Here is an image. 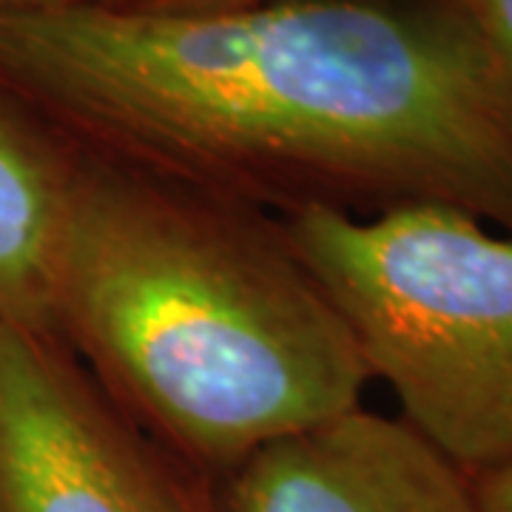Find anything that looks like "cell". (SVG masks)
<instances>
[{
    "instance_id": "30bf717a",
    "label": "cell",
    "mask_w": 512,
    "mask_h": 512,
    "mask_svg": "<svg viewBox=\"0 0 512 512\" xmlns=\"http://www.w3.org/2000/svg\"><path fill=\"white\" fill-rule=\"evenodd\" d=\"M131 0H0V12H60V9H123Z\"/></svg>"
},
{
    "instance_id": "277c9868",
    "label": "cell",
    "mask_w": 512,
    "mask_h": 512,
    "mask_svg": "<svg viewBox=\"0 0 512 512\" xmlns=\"http://www.w3.org/2000/svg\"><path fill=\"white\" fill-rule=\"evenodd\" d=\"M0 512H211L55 333L0 325Z\"/></svg>"
},
{
    "instance_id": "ba28073f",
    "label": "cell",
    "mask_w": 512,
    "mask_h": 512,
    "mask_svg": "<svg viewBox=\"0 0 512 512\" xmlns=\"http://www.w3.org/2000/svg\"><path fill=\"white\" fill-rule=\"evenodd\" d=\"M478 512H512V458L473 478Z\"/></svg>"
},
{
    "instance_id": "9c48e42d",
    "label": "cell",
    "mask_w": 512,
    "mask_h": 512,
    "mask_svg": "<svg viewBox=\"0 0 512 512\" xmlns=\"http://www.w3.org/2000/svg\"><path fill=\"white\" fill-rule=\"evenodd\" d=\"M265 0H131L123 9H140V12H165V15H200V12H225V9H242L256 6Z\"/></svg>"
},
{
    "instance_id": "3957f363",
    "label": "cell",
    "mask_w": 512,
    "mask_h": 512,
    "mask_svg": "<svg viewBox=\"0 0 512 512\" xmlns=\"http://www.w3.org/2000/svg\"><path fill=\"white\" fill-rule=\"evenodd\" d=\"M276 225L419 436L470 478L512 458V237L436 202Z\"/></svg>"
},
{
    "instance_id": "52a82bcc",
    "label": "cell",
    "mask_w": 512,
    "mask_h": 512,
    "mask_svg": "<svg viewBox=\"0 0 512 512\" xmlns=\"http://www.w3.org/2000/svg\"><path fill=\"white\" fill-rule=\"evenodd\" d=\"M461 6L512 74V0H461Z\"/></svg>"
},
{
    "instance_id": "5b68a950",
    "label": "cell",
    "mask_w": 512,
    "mask_h": 512,
    "mask_svg": "<svg viewBox=\"0 0 512 512\" xmlns=\"http://www.w3.org/2000/svg\"><path fill=\"white\" fill-rule=\"evenodd\" d=\"M222 512H478L473 478L404 419L362 404L231 470Z\"/></svg>"
},
{
    "instance_id": "6da1fadb",
    "label": "cell",
    "mask_w": 512,
    "mask_h": 512,
    "mask_svg": "<svg viewBox=\"0 0 512 512\" xmlns=\"http://www.w3.org/2000/svg\"><path fill=\"white\" fill-rule=\"evenodd\" d=\"M0 97L83 160L242 205H453L512 237V74L461 0L0 12Z\"/></svg>"
},
{
    "instance_id": "7a4b0ae2",
    "label": "cell",
    "mask_w": 512,
    "mask_h": 512,
    "mask_svg": "<svg viewBox=\"0 0 512 512\" xmlns=\"http://www.w3.org/2000/svg\"><path fill=\"white\" fill-rule=\"evenodd\" d=\"M55 336L151 439L200 467L234 470L359 407L370 382L276 220L83 157Z\"/></svg>"
},
{
    "instance_id": "8992f818",
    "label": "cell",
    "mask_w": 512,
    "mask_h": 512,
    "mask_svg": "<svg viewBox=\"0 0 512 512\" xmlns=\"http://www.w3.org/2000/svg\"><path fill=\"white\" fill-rule=\"evenodd\" d=\"M77 157L0 97V325L55 333V288Z\"/></svg>"
}]
</instances>
